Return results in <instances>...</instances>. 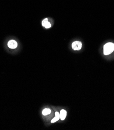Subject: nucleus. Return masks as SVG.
<instances>
[{
  "label": "nucleus",
  "instance_id": "nucleus-1",
  "mask_svg": "<svg viewBox=\"0 0 114 130\" xmlns=\"http://www.w3.org/2000/svg\"><path fill=\"white\" fill-rule=\"evenodd\" d=\"M114 50V44L112 43H108L106 44L103 47V53L104 55H108L112 53Z\"/></svg>",
  "mask_w": 114,
  "mask_h": 130
},
{
  "label": "nucleus",
  "instance_id": "nucleus-2",
  "mask_svg": "<svg viewBox=\"0 0 114 130\" xmlns=\"http://www.w3.org/2000/svg\"><path fill=\"white\" fill-rule=\"evenodd\" d=\"M82 44L79 41H75L72 43V48L74 50H79L82 48Z\"/></svg>",
  "mask_w": 114,
  "mask_h": 130
},
{
  "label": "nucleus",
  "instance_id": "nucleus-3",
  "mask_svg": "<svg viewBox=\"0 0 114 130\" xmlns=\"http://www.w3.org/2000/svg\"><path fill=\"white\" fill-rule=\"evenodd\" d=\"M8 47L10 49H16L18 46L17 42L14 40H10L8 42Z\"/></svg>",
  "mask_w": 114,
  "mask_h": 130
},
{
  "label": "nucleus",
  "instance_id": "nucleus-4",
  "mask_svg": "<svg viewBox=\"0 0 114 130\" xmlns=\"http://www.w3.org/2000/svg\"><path fill=\"white\" fill-rule=\"evenodd\" d=\"M42 24L44 27H45L46 29H48L51 27V24L49 21H48L47 18H45L42 21Z\"/></svg>",
  "mask_w": 114,
  "mask_h": 130
},
{
  "label": "nucleus",
  "instance_id": "nucleus-5",
  "mask_svg": "<svg viewBox=\"0 0 114 130\" xmlns=\"http://www.w3.org/2000/svg\"><path fill=\"white\" fill-rule=\"evenodd\" d=\"M60 119L61 120H64L65 119L66 117V115H67V112L66 110L62 109L60 111Z\"/></svg>",
  "mask_w": 114,
  "mask_h": 130
},
{
  "label": "nucleus",
  "instance_id": "nucleus-6",
  "mask_svg": "<svg viewBox=\"0 0 114 130\" xmlns=\"http://www.w3.org/2000/svg\"><path fill=\"white\" fill-rule=\"evenodd\" d=\"M55 116H56L53 119H52V120L51 121V123H54V122H57V121L59 120V119L60 118V115L59 113H58V111L56 112V113H55Z\"/></svg>",
  "mask_w": 114,
  "mask_h": 130
},
{
  "label": "nucleus",
  "instance_id": "nucleus-7",
  "mask_svg": "<svg viewBox=\"0 0 114 130\" xmlns=\"http://www.w3.org/2000/svg\"><path fill=\"white\" fill-rule=\"evenodd\" d=\"M51 113V110L49 108H45V109H44L42 111V114L44 116H47L48 115L50 114Z\"/></svg>",
  "mask_w": 114,
  "mask_h": 130
}]
</instances>
